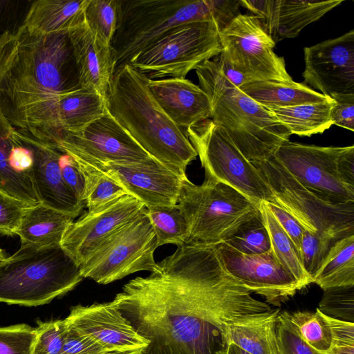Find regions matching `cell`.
<instances>
[{
  "label": "cell",
  "instance_id": "cell-23",
  "mask_svg": "<svg viewBox=\"0 0 354 354\" xmlns=\"http://www.w3.org/2000/svg\"><path fill=\"white\" fill-rule=\"evenodd\" d=\"M149 90L159 106L180 129L189 127L212 115L209 97L187 79L150 80Z\"/></svg>",
  "mask_w": 354,
  "mask_h": 354
},
{
  "label": "cell",
  "instance_id": "cell-45",
  "mask_svg": "<svg viewBox=\"0 0 354 354\" xmlns=\"http://www.w3.org/2000/svg\"><path fill=\"white\" fill-rule=\"evenodd\" d=\"M59 164L65 183L75 196L84 203L85 178L80 166L71 156L63 152H62Z\"/></svg>",
  "mask_w": 354,
  "mask_h": 354
},
{
  "label": "cell",
  "instance_id": "cell-20",
  "mask_svg": "<svg viewBox=\"0 0 354 354\" xmlns=\"http://www.w3.org/2000/svg\"><path fill=\"white\" fill-rule=\"evenodd\" d=\"M145 205L131 195H124L73 221L65 232L60 246L78 266L101 243L137 213Z\"/></svg>",
  "mask_w": 354,
  "mask_h": 354
},
{
  "label": "cell",
  "instance_id": "cell-16",
  "mask_svg": "<svg viewBox=\"0 0 354 354\" xmlns=\"http://www.w3.org/2000/svg\"><path fill=\"white\" fill-rule=\"evenodd\" d=\"M50 145L82 160L141 162L152 158L108 111L81 130L60 132Z\"/></svg>",
  "mask_w": 354,
  "mask_h": 354
},
{
  "label": "cell",
  "instance_id": "cell-44",
  "mask_svg": "<svg viewBox=\"0 0 354 354\" xmlns=\"http://www.w3.org/2000/svg\"><path fill=\"white\" fill-rule=\"evenodd\" d=\"M324 317L332 333V346L326 354H354V323Z\"/></svg>",
  "mask_w": 354,
  "mask_h": 354
},
{
  "label": "cell",
  "instance_id": "cell-18",
  "mask_svg": "<svg viewBox=\"0 0 354 354\" xmlns=\"http://www.w3.org/2000/svg\"><path fill=\"white\" fill-rule=\"evenodd\" d=\"M304 53V84L333 100L354 95V30L305 47Z\"/></svg>",
  "mask_w": 354,
  "mask_h": 354
},
{
  "label": "cell",
  "instance_id": "cell-9",
  "mask_svg": "<svg viewBox=\"0 0 354 354\" xmlns=\"http://www.w3.org/2000/svg\"><path fill=\"white\" fill-rule=\"evenodd\" d=\"M273 195L274 203L305 230L337 241L354 235V203L326 202L303 187L273 156L251 162Z\"/></svg>",
  "mask_w": 354,
  "mask_h": 354
},
{
  "label": "cell",
  "instance_id": "cell-53",
  "mask_svg": "<svg viewBox=\"0 0 354 354\" xmlns=\"http://www.w3.org/2000/svg\"><path fill=\"white\" fill-rule=\"evenodd\" d=\"M280 353H281V354H285L281 349H280Z\"/></svg>",
  "mask_w": 354,
  "mask_h": 354
},
{
  "label": "cell",
  "instance_id": "cell-50",
  "mask_svg": "<svg viewBox=\"0 0 354 354\" xmlns=\"http://www.w3.org/2000/svg\"><path fill=\"white\" fill-rule=\"evenodd\" d=\"M337 170L342 181L354 189V146L342 147L337 158Z\"/></svg>",
  "mask_w": 354,
  "mask_h": 354
},
{
  "label": "cell",
  "instance_id": "cell-32",
  "mask_svg": "<svg viewBox=\"0 0 354 354\" xmlns=\"http://www.w3.org/2000/svg\"><path fill=\"white\" fill-rule=\"evenodd\" d=\"M259 209L270 236L272 250L281 265L292 274L304 288L313 283L312 279L302 266L298 250L273 216L266 202L260 204Z\"/></svg>",
  "mask_w": 354,
  "mask_h": 354
},
{
  "label": "cell",
  "instance_id": "cell-36",
  "mask_svg": "<svg viewBox=\"0 0 354 354\" xmlns=\"http://www.w3.org/2000/svg\"><path fill=\"white\" fill-rule=\"evenodd\" d=\"M120 15L119 0H88L84 10V21L102 43L111 46L118 27Z\"/></svg>",
  "mask_w": 354,
  "mask_h": 354
},
{
  "label": "cell",
  "instance_id": "cell-26",
  "mask_svg": "<svg viewBox=\"0 0 354 354\" xmlns=\"http://www.w3.org/2000/svg\"><path fill=\"white\" fill-rule=\"evenodd\" d=\"M20 143L17 130L0 111V191L26 203H39L30 175L21 169L15 148Z\"/></svg>",
  "mask_w": 354,
  "mask_h": 354
},
{
  "label": "cell",
  "instance_id": "cell-39",
  "mask_svg": "<svg viewBox=\"0 0 354 354\" xmlns=\"http://www.w3.org/2000/svg\"><path fill=\"white\" fill-rule=\"evenodd\" d=\"M317 308L324 315L354 323V285L328 288Z\"/></svg>",
  "mask_w": 354,
  "mask_h": 354
},
{
  "label": "cell",
  "instance_id": "cell-37",
  "mask_svg": "<svg viewBox=\"0 0 354 354\" xmlns=\"http://www.w3.org/2000/svg\"><path fill=\"white\" fill-rule=\"evenodd\" d=\"M80 167L85 178L83 202L88 211L97 209L127 194L120 185L110 178L80 166Z\"/></svg>",
  "mask_w": 354,
  "mask_h": 354
},
{
  "label": "cell",
  "instance_id": "cell-8",
  "mask_svg": "<svg viewBox=\"0 0 354 354\" xmlns=\"http://www.w3.org/2000/svg\"><path fill=\"white\" fill-rule=\"evenodd\" d=\"M205 93L212 105L210 119L249 161L266 159L289 141V129L239 88H223Z\"/></svg>",
  "mask_w": 354,
  "mask_h": 354
},
{
  "label": "cell",
  "instance_id": "cell-28",
  "mask_svg": "<svg viewBox=\"0 0 354 354\" xmlns=\"http://www.w3.org/2000/svg\"><path fill=\"white\" fill-rule=\"evenodd\" d=\"M279 310L227 325V343H232L250 354H281L276 324Z\"/></svg>",
  "mask_w": 354,
  "mask_h": 354
},
{
  "label": "cell",
  "instance_id": "cell-33",
  "mask_svg": "<svg viewBox=\"0 0 354 354\" xmlns=\"http://www.w3.org/2000/svg\"><path fill=\"white\" fill-rule=\"evenodd\" d=\"M146 212L154 230L157 246L171 243L185 245L189 226L180 207L174 205L147 206Z\"/></svg>",
  "mask_w": 354,
  "mask_h": 354
},
{
  "label": "cell",
  "instance_id": "cell-6",
  "mask_svg": "<svg viewBox=\"0 0 354 354\" xmlns=\"http://www.w3.org/2000/svg\"><path fill=\"white\" fill-rule=\"evenodd\" d=\"M187 219L185 245L225 242L258 216L259 207L231 187L205 180L201 185L182 181L178 203Z\"/></svg>",
  "mask_w": 354,
  "mask_h": 354
},
{
  "label": "cell",
  "instance_id": "cell-22",
  "mask_svg": "<svg viewBox=\"0 0 354 354\" xmlns=\"http://www.w3.org/2000/svg\"><path fill=\"white\" fill-rule=\"evenodd\" d=\"M17 131L20 140L32 151L30 176L39 202L75 218L85 205L63 180L59 164L62 151L28 134Z\"/></svg>",
  "mask_w": 354,
  "mask_h": 354
},
{
  "label": "cell",
  "instance_id": "cell-51",
  "mask_svg": "<svg viewBox=\"0 0 354 354\" xmlns=\"http://www.w3.org/2000/svg\"><path fill=\"white\" fill-rule=\"evenodd\" d=\"M216 354H250L234 344L227 343Z\"/></svg>",
  "mask_w": 354,
  "mask_h": 354
},
{
  "label": "cell",
  "instance_id": "cell-10",
  "mask_svg": "<svg viewBox=\"0 0 354 354\" xmlns=\"http://www.w3.org/2000/svg\"><path fill=\"white\" fill-rule=\"evenodd\" d=\"M214 20L189 22L172 29L128 63L150 80L185 79L192 70L222 52Z\"/></svg>",
  "mask_w": 354,
  "mask_h": 354
},
{
  "label": "cell",
  "instance_id": "cell-17",
  "mask_svg": "<svg viewBox=\"0 0 354 354\" xmlns=\"http://www.w3.org/2000/svg\"><path fill=\"white\" fill-rule=\"evenodd\" d=\"M215 247L227 272L251 292L263 297L269 304L280 306L304 288L281 265L272 248L262 254H246L225 242Z\"/></svg>",
  "mask_w": 354,
  "mask_h": 354
},
{
  "label": "cell",
  "instance_id": "cell-46",
  "mask_svg": "<svg viewBox=\"0 0 354 354\" xmlns=\"http://www.w3.org/2000/svg\"><path fill=\"white\" fill-rule=\"evenodd\" d=\"M60 354L110 353L89 337L77 333L67 326L64 343Z\"/></svg>",
  "mask_w": 354,
  "mask_h": 354
},
{
  "label": "cell",
  "instance_id": "cell-3",
  "mask_svg": "<svg viewBox=\"0 0 354 354\" xmlns=\"http://www.w3.org/2000/svg\"><path fill=\"white\" fill-rule=\"evenodd\" d=\"M240 6L236 0L120 1L119 24L111 42L115 71L181 25L214 20L221 31L240 14Z\"/></svg>",
  "mask_w": 354,
  "mask_h": 354
},
{
  "label": "cell",
  "instance_id": "cell-1",
  "mask_svg": "<svg viewBox=\"0 0 354 354\" xmlns=\"http://www.w3.org/2000/svg\"><path fill=\"white\" fill-rule=\"evenodd\" d=\"M225 269L215 245H183L112 302L149 341L143 354H216L227 325L272 310Z\"/></svg>",
  "mask_w": 354,
  "mask_h": 354
},
{
  "label": "cell",
  "instance_id": "cell-34",
  "mask_svg": "<svg viewBox=\"0 0 354 354\" xmlns=\"http://www.w3.org/2000/svg\"><path fill=\"white\" fill-rule=\"evenodd\" d=\"M201 88L205 93L223 88H239L251 82L246 76L237 71L225 55H219L203 62L196 69Z\"/></svg>",
  "mask_w": 354,
  "mask_h": 354
},
{
  "label": "cell",
  "instance_id": "cell-31",
  "mask_svg": "<svg viewBox=\"0 0 354 354\" xmlns=\"http://www.w3.org/2000/svg\"><path fill=\"white\" fill-rule=\"evenodd\" d=\"M313 283L323 290L354 285V235L334 243Z\"/></svg>",
  "mask_w": 354,
  "mask_h": 354
},
{
  "label": "cell",
  "instance_id": "cell-21",
  "mask_svg": "<svg viewBox=\"0 0 354 354\" xmlns=\"http://www.w3.org/2000/svg\"><path fill=\"white\" fill-rule=\"evenodd\" d=\"M240 6L254 15L277 44L299 35L306 26L322 18L343 0H239Z\"/></svg>",
  "mask_w": 354,
  "mask_h": 354
},
{
  "label": "cell",
  "instance_id": "cell-5",
  "mask_svg": "<svg viewBox=\"0 0 354 354\" xmlns=\"http://www.w3.org/2000/svg\"><path fill=\"white\" fill-rule=\"evenodd\" d=\"M80 267L60 246L21 245L0 264V302L36 306L79 284Z\"/></svg>",
  "mask_w": 354,
  "mask_h": 354
},
{
  "label": "cell",
  "instance_id": "cell-49",
  "mask_svg": "<svg viewBox=\"0 0 354 354\" xmlns=\"http://www.w3.org/2000/svg\"><path fill=\"white\" fill-rule=\"evenodd\" d=\"M333 105L330 118L333 124L354 131V95L337 100Z\"/></svg>",
  "mask_w": 354,
  "mask_h": 354
},
{
  "label": "cell",
  "instance_id": "cell-2",
  "mask_svg": "<svg viewBox=\"0 0 354 354\" xmlns=\"http://www.w3.org/2000/svg\"><path fill=\"white\" fill-rule=\"evenodd\" d=\"M148 78L126 64L114 72L106 104L109 113L153 158L183 178L198 154L185 133L151 94Z\"/></svg>",
  "mask_w": 354,
  "mask_h": 354
},
{
  "label": "cell",
  "instance_id": "cell-47",
  "mask_svg": "<svg viewBox=\"0 0 354 354\" xmlns=\"http://www.w3.org/2000/svg\"><path fill=\"white\" fill-rule=\"evenodd\" d=\"M266 204L280 226L291 239L299 252L301 239L305 230L304 227L290 214L276 203L266 202Z\"/></svg>",
  "mask_w": 354,
  "mask_h": 354
},
{
  "label": "cell",
  "instance_id": "cell-24",
  "mask_svg": "<svg viewBox=\"0 0 354 354\" xmlns=\"http://www.w3.org/2000/svg\"><path fill=\"white\" fill-rule=\"evenodd\" d=\"M80 87L92 90L105 100L115 68V54L111 46L102 43L85 21L68 32Z\"/></svg>",
  "mask_w": 354,
  "mask_h": 354
},
{
  "label": "cell",
  "instance_id": "cell-30",
  "mask_svg": "<svg viewBox=\"0 0 354 354\" xmlns=\"http://www.w3.org/2000/svg\"><path fill=\"white\" fill-rule=\"evenodd\" d=\"M335 101L327 99L286 107H268L291 134L311 136L322 133L333 124L330 113Z\"/></svg>",
  "mask_w": 354,
  "mask_h": 354
},
{
  "label": "cell",
  "instance_id": "cell-54",
  "mask_svg": "<svg viewBox=\"0 0 354 354\" xmlns=\"http://www.w3.org/2000/svg\"><path fill=\"white\" fill-rule=\"evenodd\" d=\"M140 354H143V353H140Z\"/></svg>",
  "mask_w": 354,
  "mask_h": 354
},
{
  "label": "cell",
  "instance_id": "cell-42",
  "mask_svg": "<svg viewBox=\"0 0 354 354\" xmlns=\"http://www.w3.org/2000/svg\"><path fill=\"white\" fill-rule=\"evenodd\" d=\"M36 333L24 324L0 327V354H31Z\"/></svg>",
  "mask_w": 354,
  "mask_h": 354
},
{
  "label": "cell",
  "instance_id": "cell-43",
  "mask_svg": "<svg viewBox=\"0 0 354 354\" xmlns=\"http://www.w3.org/2000/svg\"><path fill=\"white\" fill-rule=\"evenodd\" d=\"M30 205L0 191V233L15 234L26 209Z\"/></svg>",
  "mask_w": 354,
  "mask_h": 354
},
{
  "label": "cell",
  "instance_id": "cell-7",
  "mask_svg": "<svg viewBox=\"0 0 354 354\" xmlns=\"http://www.w3.org/2000/svg\"><path fill=\"white\" fill-rule=\"evenodd\" d=\"M17 32V57L0 88L66 93L81 88L68 32L37 35L22 26Z\"/></svg>",
  "mask_w": 354,
  "mask_h": 354
},
{
  "label": "cell",
  "instance_id": "cell-4",
  "mask_svg": "<svg viewBox=\"0 0 354 354\" xmlns=\"http://www.w3.org/2000/svg\"><path fill=\"white\" fill-rule=\"evenodd\" d=\"M0 110L16 129L48 145L60 132L81 130L107 111L102 96L82 88L66 93L6 91Z\"/></svg>",
  "mask_w": 354,
  "mask_h": 354
},
{
  "label": "cell",
  "instance_id": "cell-48",
  "mask_svg": "<svg viewBox=\"0 0 354 354\" xmlns=\"http://www.w3.org/2000/svg\"><path fill=\"white\" fill-rule=\"evenodd\" d=\"M19 47L17 32H0V81L14 63Z\"/></svg>",
  "mask_w": 354,
  "mask_h": 354
},
{
  "label": "cell",
  "instance_id": "cell-14",
  "mask_svg": "<svg viewBox=\"0 0 354 354\" xmlns=\"http://www.w3.org/2000/svg\"><path fill=\"white\" fill-rule=\"evenodd\" d=\"M342 147H320L290 140L274 156L303 187L333 204L354 203V189L344 184L337 170Z\"/></svg>",
  "mask_w": 354,
  "mask_h": 354
},
{
  "label": "cell",
  "instance_id": "cell-19",
  "mask_svg": "<svg viewBox=\"0 0 354 354\" xmlns=\"http://www.w3.org/2000/svg\"><path fill=\"white\" fill-rule=\"evenodd\" d=\"M64 320L68 326L89 337L110 354H140L149 344L112 301L75 306Z\"/></svg>",
  "mask_w": 354,
  "mask_h": 354
},
{
  "label": "cell",
  "instance_id": "cell-25",
  "mask_svg": "<svg viewBox=\"0 0 354 354\" xmlns=\"http://www.w3.org/2000/svg\"><path fill=\"white\" fill-rule=\"evenodd\" d=\"M88 0H37L30 6L22 26L46 35L68 32L84 21Z\"/></svg>",
  "mask_w": 354,
  "mask_h": 354
},
{
  "label": "cell",
  "instance_id": "cell-13",
  "mask_svg": "<svg viewBox=\"0 0 354 354\" xmlns=\"http://www.w3.org/2000/svg\"><path fill=\"white\" fill-rule=\"evenodd\" d=\"M222 52L232 66L251 81L290 82L276 44L254 15L239 14L219 32Z\"/></svg>",
  "mask_w": 354,
  "mask_h": 354
},
{
  "label": "cell",
  "instance_id": "cell-15",
  "mask_svg": "<svg viewBox=\"0 0 354 354\" xmlns=\"http://www.w3.org/2000/svg\"><path fill=\"white\" fill-rule=\"evenodd\" d=\"M73 159L80 167L110 178L145 207L178 203L185 178L153 158L141 162Z\"/></svg>",
  "mask_w": 354,
  "mask_h": 354
},
{
  "label": "cell",
  "instance_id": "cell-52",
  "mask_svg": "<svg viewBox=\"0 0 354 354\" xmlns=\"http://www.w3.org/2000/svg\"><path fill=\"white\" fill-rule=\"evenodd\" d=\"M7 257L5 254L4 251L0 248V264L3 262Z\"/></svg>",
  "mask_w": 354,
  "mask_h": 354
},
{
  "label": "cell",
  "instance_id": "cell-38",
  "mask_svg": "<svg viewBox=\"0 0 354 354\" xmlns=\"http://www.w3.org/2000/svg\"><path fill=\"white\" fill-rule=\"evenodd\" d=\"M225 243L246 254H262L272 248L270 236L261 214Z\"/></svg>",
  "mask_w": 354,
  "mask_h": 354
},
{
  "label": "cell",
  "instance_id": "cell-12",
  "mask_svg": "<svg viewBox=\"0 0 354 354\" xmlns=\"http://www.w3.org/2000/svg\"><path fill=\"white\" fill-rule=\"evenodd\" d=\"M185 133L205 169V180L231 187L259 207L263 202L274 203L256 167L211 119L189 127Z\"/></svg>",
  "mask_w": 354,
  "mask_h": 354
},
{
  "label": "cell",
  "instance_id": "cell-11",
  "mask_svg": "<svg viewBox=\"0 0 354 354\" xmlns=\"http://www.w3.org/2000/svg\"><path fill=\"white\" fill-rule=\"evenodd\" d=\"M156 237L145 206L106 238L80 267L83 278L108 284L133 273L155 270Z\"/></svg>",
  "mask_w": 354,
  "mask_h": 354
},
{
  "label": "cell",
  "instance_id": "cell-29",
  "mask_svg": "<svg viewBox=\"0 0 354 354\" xmlns=\"http://www.w3.org/2000/svg\"><path fill=\"white\" fill-rule=\"evenodd\" d=\"M239 89L266 108L286 107L328 98L304 83L254 80L245 83Z\"/></svg>",
  "mask_w": 354,
  "mask_h": 354
},
{
  "label": "cell",
  "instance_id": "cell-40",
  "mask_svg": "<svg viewBox=\"0 0 354 354\" xmlns=\"http://www.w3.org/2000/svg\"><path fill=\"white\" fill-rule=\"evenodd\" d=\"M335 242L330 237L304 230L299 254L302 266L312 281Z\"/></svg>",
  "mask_w": 354,
  "mask_h": 354
},
{
  "label": "cell",
  "instance_id": "cell-35",
  "mask_svg": "<svg viewBox=\"0 0 354 354\" xmlns=\"http://www.w3.org/2000/svg\"><path fill=\"white\" fill-rule=\"evenodd\" d=\"M288 316L297 333L310 347L322 354L329 352L332 346V333L324 314L318 308L315 313H288Z\"/></svg>",
  "mask_w": 354,
  "mask_h": 354
},
{
  "label": "cell",
  "instance_id": "cell-27",
  "mask_svg": "<svg viewBox=\"0 0 354 354\" xmlns=\"http://www.w3.org/2000/svg\"><path fill=\"white\" fill-rule=\"evenodd\" d=\"M75 218L41 203L25 211L15 234L22 245L42 248L59 246Z\"/></svg>",
  "mask_w": 354,
  "mask_h": 354
},
{
  "label": "cell",
  "instance_id": "cell-41",
  "mask_svg": "<svg viewBox=\"0 0 354 354\" xmlns=\"http://www.w3.org/2000/svg\"><path fill=\"white\" fill-rule=\"evenodd\" d=\"M37 324L31 354H60L67 330L65 320L39 321Z\"/></svg>",
  "mask_w": 354,
  "mask_h": 354
}]
</instances>
